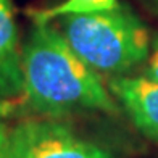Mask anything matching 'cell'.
<instances>
[{"label":"cell","instance_id":"6da1fadb","mask_svg":"<svg viewBox=\"0 0 158 158\" xmlns=\"http://www.w3.org/2000/svg\"><path fill=\"white\" fill-rule=\"evenodd\" d=\"M21 68L27 103L45 118L58 119L84 111L119 113V103L100 74L74 53L52 23H34L23 45Z\"/></svg>","mask_w":158,"mask_h":158},{"label":"cell","instance_id":"7a4b0ae2","mask_svg":"<svg viewBox=\"0 0 158 158\" xmlns=\"http://www.w3.org/2000/svg\"><path fill=\"white\" fill-rule=\"evenodd\" d=\"M56 19L68 45L98 74L127 76L143 66L150 55L152 39L147 26L124 3L108 11Z\"/></svg>","mask_w":158,"mask_h":158},{"label":"cell","instance_id":"3957f363","mask_svg":"<svg viewBox=\"0 0 158 158\" xmlns=\"http://www.w3.org/2000/svg\"><path fill=\"white\" fill-rule=\"evenodd\" d=\"M5 158H116L106 147L77 135L52 118L11 127Z\"/></svg>","mask_w":158,"mask_h":158},{"label":"cell","instance_id":"277c9868","mask_svg":"<svg viewBox=\"0 0 158 158\" xmlns=\"http://www.w3.org/2000/svg\"><path fill=\"white\" fill-rule=\"evenodd\" d=\"M108 89L134 126L158 143V82L140 74L116 76L110 79Z\"/></svg>","mask_w":158,"mask_h":158},{"label":"cell","instance_id":"5b68a950","mask_svg":"<svg viewBox=\"0 0 158 158\" xmlns=\"http://www.w3.org/2000/svg\"><path fill=\"white\" fill-rule=\"evenodd\" d=\"M19 34L11 0H0V98L23 94Z\"/></svg>","mask_w":158,"mask_h":158},{"label":"cell","instance_id":"8992f818","mask_svg":"<svg viewBox=\"0 0 158 158\" xmlns=\"http://www.w3.org/2000/svg\"><path fill=\"white\" fill-rule=\"evenodd\" d=\"M119 6L118 0H63L61 3L48 6V8L27 10L29 16L35 24L52 23L53 19L66 15H89V13L108 11Z\"/></svg>","mask_w":158,"mask_h":158},{"label":"cell","instance_id":"52a82bcc","mask_svg":"<svg viewBox=\"0 0 158 158\" xmlns=\"http://www.w3.org/2000/svg\"><path fill=\"white\" fill-rule=\"evenodd\" d=\"M140 76L152 79V81L158 82V34L152 39V47H150V55L143 64V69Z\"/></svg>","mask_w":158,"mask_h":158},{"label":"cell","instance_id":"ba28073f","mask_svg":"<svg viewBox=\"0 0 158 158\" xmlns=\"http://www.w3.org/2000/svg\"><path fill=\"white\" fill-rule=\"evenodd\" d=\"M10 131L11 129H8L5 121L0 118V158H5L6 147H8V140H10Z\"/></svg>","mask_w":158,"mask_h":158},{"label":"cell","instance_id":"9c48e42d","mask_svg":"<svg viewBox=\"0 0 158 158\" xmlns=\"http://www.w3.org/2000/svg\"><path fill=\"white\" fill-rule=\"evenodd\" d=\"M150 3H152L153 10H155V11H158V0H150Z\"/></svg>","mask_w":158,"mask_h":158}]
</instances>
